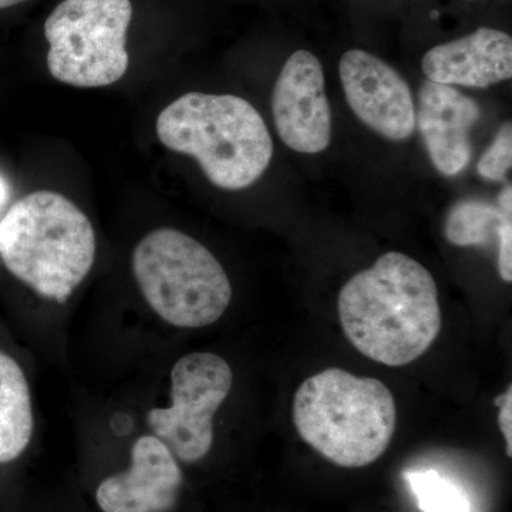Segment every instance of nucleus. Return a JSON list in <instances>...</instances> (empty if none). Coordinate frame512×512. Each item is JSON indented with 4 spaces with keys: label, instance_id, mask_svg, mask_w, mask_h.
<instances>
[{
    "label": "nucleus",
    "instance_id": "obj_9",
    "mask_svg": "<svg viewBox=\"0 0 512 512\" xmlns=\"http://www.w3.org/2000/svg\"><path fill=\"white\" fill-rule=\"evenodd\" d=\"M340 82L357 119L387 140L402 141L416 128V107L406 80L390 64L353 49L339 63Z\"/></svg>",
    "mask_w": 512,
    "mask_h": 512
},
{
    "label": "nucleus",
    "instance_id": "obj_6",
    "mask_svg": "<svg viewBox=\"0 0 512 512\" xmlns=\"http://www.w3.org/2000/svg\"><path fill=\"white\" fill-rule=\"evenodd\" d=\"M131 18L130 0H63L45 22L50 74L80 89L119 82L130 64Z\"/></svg>",
    "mask_w": 512,
    "mask_h": 512
},
{
    "label": "nucleus",
    "instance_id": "obj_11",
    "mask_svg": "<svg viewBox=\"0 0 512 512\" xmlns=\"http://www.w3.org/2000/svg\"><path fill=\"white\" fill-rule=\"evenodd\" d=\"M481 116L476 100L453 86L426 80L416 114L431 163L446 177L466 170L471 160V130Z\"/></svg>",
    "mask_w": 512,
    "mask_h": 512
},
{
    "label": "nucleus",
    "instance_id": "obj_17",
    "mask_svg": "<svg viewBox=\"0 0 512 512\" xmlns=\"http://www.w3.org/2000/svg\"><path fill=\"white\" fill-rule=\"evenodd\" d=\"M498 272L504 282L512 281V220H505L498 232Z\"/></svg>",
    "mask_w": 512,
    "mask_h": 512
},
{
    "label": "nucleus",
    "instance_id": "obj_5",
    "mask_svg": "<svg viewBox=\"0 0 512 512\" xmlns=\"http://www.w3.org/2000/svg\"><path fill=\"white\" fill-rule=\"evenodd\" d=\"M133 274L151 311L168 325L200 329L222 318L232 286L220 261L197 239L158 228L134 248Z\"/></svg>",
    "mask_w": 512,
    "mask_h": 512
},
{
    "label": "nucleus",
    "instance_id": "obj_4",
    "mask_svg": "<svg viewBox=\"0 0 512 512\" xmlns=\"http://www.w3.org/2000/svg\"><path fill=\"white\" fill-rule=\"evenodd\" d=\"M293 424L330 463L362 468L375 463L396 430V403L386 384L330 367L296 390Z\"/></svg>",
    "mask_w": 512,
    "mask_h": 512
},
{
    "label": "nucleus",
    "instance_id": "obj_19",
    "mask_svg": "<svg viewBox=\"0 0 512 512\" xmlns=\"http://www.w3.org/2000/svg\"><path fill=\"white\" fill-rule=\"evenodd\" d=\"M498 208L504 212L505 215L512 217V188L511 184L507 185L498 197Z\"/></svg>",
    "mask_w": 512,
    "mask_h": 512
},
{
    "label": "nucleus",
    "instance_id": "obj_7",
    "mask_svg": "<svg viewBox=\"0 0 512 512\" xmlns=\"http://www.w3.org/2000/svg\"><path fill=\"white\" fill-rule=\"evenodd\" d=\"M234 384L227 360L217 353L194 352L180 357L170 373V404L154 407L147 426L175 458L194 464L214 444V417Z\"/></svg>",
    "mask_w": 512,
    "mask_h": 512
},
{
    "label": "nucleus",
    "instance_id": "obj_2",
    "mask_svg": "<svg viewBox=\"0 0 512 512\" xmlns=\"http://www.w3.org/2000/svg\"><path fill=\"white\" fill-rule=\"evenodd\" d=\"M96 232L74 202L53 191L16 201L0 221L6 269L42 298L69 301L96 259Z\"/></svg>",
    "mask_w": 512,
    "mask_h": 512
},
{
    "label": "nucleus",
    "instance_id": "obj_14",
    "mask_svg": "<svg viewBox=\"0 0 512 512\" xmlns=\"http://www.w3.org/2000/svg\"><path fill=\"white\" fill-rule=\"evenodd\" d=\"M505 220H512L500 208L483 200L457 202L446 220V238L457 247L488 245L493 239L498 241V232Z\"/></svg>",
    "mask_w": 512,
    "mask_h": 512
},
{
    "label": "nucleus",
    "instance_id": "obj_8",
    "mask_svg": "<svg viewBox=\"0 0 512 512\" xmlns=\"http://www.w3.org/2000/svg\"><path fill=\"white\" fill-rule=\"evenodd\" d=\"M272 113L279 137L293 151L318 154L332 138V110L325 74L318 57L298 50L286 60L272 94Z\"/></svg>",
    "mask_w": 512,
    "mask_h": 512
},
{
    "label": "nucleus",
    "instance_id": "obj_1",
    "mask_svg": "<svg viewBox=\"0 0 512 512\" xmlns=\"http://www.w3.org/2000/svg\"><path fill=\"white\" fill-rule=\"evenodd\" d=\"M346 338L382 365L406 366L423 356L441 329L439 291L430 272L402 252H387L339 293Z\"/></svg>",
    "mask_w": 512,
    "mask_h": 512
},
{
    "label": "nucleus",
    "instance_id": "obj_12",
    "mask_svg": "<svg viewBox=\"0 0 512 512\" xmlns=\"http://www.w3.org/2000/svg\"><path fill=\"white\" fill-rule=\"evenodd\" d=\"M421 69L427 80L444 86H494L511 79L512 37L503 30L477 29L434 46L424 55Z\"/></svg>",
    "mask_w": 512,
    "mask_h": 512
},
{
    "label": "nucleus",
    "instance_id": "obj_13",
    "mask_svg": "<svg viewBox=\"0 0 512 512\" xmlns=\"http://www.w3.org/2000/svg\"><path fill=\"white\" fill-rule=\"evenodd\" d=\"M35 431L28 379L19 363L0 350V464L25 453Z\"/></svg>",
    "mask_w": 512,
    "mask_h": 512
},
{
    "label": "nucleus",
    "instance_id": "obj_18",
    "mask_svg": "<svg viewBox=\"0 0 512 512\" xmlns=\"http://www.w3.org/2000/svg\"><path fill=\"white\" fill-rule=\"evenodd\" d=\"M494 403L500 409L498 426L504 436L505 451L508 457H512V387L508 386L503 394L495 397Z\"/></svg>",
    "mask_w": 512,
    "mask_h": 512
},
{
    "label": "nucleus",
    "instance_id": "obj_16",
    "mask_svg": "<svg viewBox=\"0 0 512 512\" xmlns=\"http://www.w3.org/2000/svg\"><path fill=\"white\" fill-rule=\"evenodd\" d=\"M512 165V126L505 123L477 165L478 174L488 181H503Z\"/></svg>",
    "mask_w": 512,
    "mask_h": 512
},
{
    "label": "nucleus",
    "instance_id": "obj_3",
    "mask_svg": "<svg viewBox=\"0 0 512 512\" xmlns=\"http://www.w3.org/2000/svg\"><path fill=\"white\" fill-rule=\"evenodd\" d=\"M156 131L165 148L195 158L208 180L222 190L251 187L274 154L261 114L232 94H184L161 111Z\"/></svg>",
    "mask_w": 512,
    "mask_h": 512
},
{
    "label": "nucleus",
    "instance_id": "obj_21",
    "mask_svg": "<svg viewBox=\"0 0 512 512\" xmlns=\"http://www.w3.org/2000/svg\"><path fill=\"white\" fill-rule=\"evenodd\" d=\"M26 2V0H0V9L12 8V6L19 5V3Z\"/></svg>",
    "mask_w": 512,
    "mask_h": 512
},
{
    "label": "nucleus",
    "instance_id": "obj_20",
    "mask_svg": "<svg viewBox=\"0 0 512 512\" xmlns=\"http://www.w3.org/2000/svg\"><path fill=\"white\" fill-rule=\"evenodd\" d=\"M8 195V185L5 184V181L0 180V205H2L3 202L8 200Z\"/></svg>",
    "mask_w": 512,
    "mask_h": 512
},
{
    "label": "nucleus",
    "instance_id": "obj_15",
    "mask_svg": "<svg viewBox=\"0 0 512 512\" xmlns=\"http://www.w3.org/2000/svg\"><path fill=\"white\" fill-rule=\"evenodd\" d=\"M404 478L423 512H473L466 491L439 471H406Z\"/></svg>",
    "mask_w": 512,
    "mask_h": 512
},
{
    "label": "nucleus",
    "instance_id": "obj_10",
    "mask_svg": "<svg viewBox=\"0 0 512 512\" xmlns=\"http://www.w3.org/2000/svg\"><path fill=\"white\" fill-rule=\"evenodd\" d=\"M183 483L173 451L154 434H146L131 447L130 467L101 481L96 501L103 512H170Z\"/></svg>",
    "mask_w": 512,
    "mask_h": 512
}]
</instances>
